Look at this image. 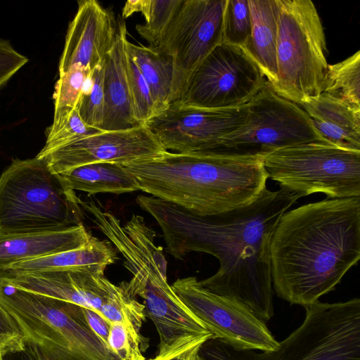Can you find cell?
I'll list each match as a JSON object with an SVG mask.
<instances>
[{
    "label": "cell",
    "instance_id": "9c48e42d",
    "mask_svg": "<svg viewBox=\"0 0 360 360\" xmlns=\"http://www.w3.org/2000/svg\"><path fill=\"white\" fill-rule=\"evenodd\" d=\"M313 141H323L305 111L277 94L266 82L248 103L242 125L205 152L264 158L278 150Z\"/></svg>",
    "mask_w": 360,
    "mask_h": 360
},
{
    "label": "cell",
    "instance_id": "7a4b0ae2",
    "mask_svg": "<svg viewBox=\"0 0 360 360\" xmlns=\"http://www.w3.org/2000/svg\"><path fill=\"white\" fill-rule=\"evenodd\" d=\"M359 259L360 197L304 204L285 212L272 234V287L305 307L335 290Z\"/></svg>",
    "mask_w": 360,
    "mask_h": 360
},
{
    "label": "cell",
    "instance_id": "ffe728a7",
    "mask_svg": "<svg viewBox=\"0 0 360 360\" xmlns=\"http://www.w3.org/2000/svg\"><path fill=\"white\" fill-rule=\"evenodd\" d=\"M321 139L338 148L360 151V110L321 93L298 104Z\"/></svg>",
    "mask_w": 360,
    "mask_h": 360
},
{
    "label": "cell",
    "instance_id": "3957f363",
    "mask_svg": "<svg viewBox=\"0 0 360 360\" xmlns=\"http://www.w3.org/2000/svg\"><path fill=\"white\" fill-rule=\"evenodd\" d=\"M264 158L167 150L122 165L140 191L193 214L212 216L245 207L262 194L268 179Z\"/></svg>",
    "mask_w": 360,
    "mask_h": 360
},
{
    "label": "cell",
    "instance_id": "f1b7e54d",
    "mask_svg": "<svg viewBox=\"0 0 360 360\" xmlns=\"http://www.w3.org/2000/svg\"><path fill=\"white\" fill-rule=\"evenodd\" d=\"M125 68L134 117L144 125L154 115L153 101L146 79L127 49Z\"/></svg>",
    "mask_w": 360,
    "mask_h": 360
},
{
    "label": "cell",
    "instance_id": "44dd1931",
    "mask_svg": "<svg viewBox=\"0 0 360 360\" xmlns=\"http://www.w3.org/2000/svg\"><path fill=\"white\" fill-rule=\"evenodd\" d=\"M117 251L108 240L91 236L84 246L19 262L0 269V280L25 274L64 270L85 269L104 274L106 267L116 262Z\"/></svg>",
    "mask_w": 360,
    "mask_h": 360
},
{
    "label": "cell",
    "instance_id": "4fadbf2b",
    "mask_svg": "<svg viewBox=\"0 0 360 360\" xmlns=\"http://www.w3.org/2000/svg\"><path fill=\"white\" fill-rule=\"evenodd\" d=\"M225 0H181L155 46L174 60L180 95L188 77L222 43Z\"/></svg>",
    "mask_w": 360,
    "mask_h": 360
},
{
    "label": "cell",
    "instance_id": "52a82bcc",
    "mask_svg": "<svg viewBox=\"0 0 360 360\" xmlns=\"http://www.w3.org/2000/svg\"><path fill=\"white\" fill-rule=\"evenodd\" d=\"M277 79L271 86L300 104L321 93L328 68L323 24L311 0H278Z\"/></svg>",
    "mask_w": 360,
    "mask_h": 360
},
{
    "label": "cell",
    "instance_id": "7c38bea8",
    "mask_svg": "<svg viewBox=\"0 0 360 360\" xmlns=\"http://www.w3.org/2000/svg\"><path fill=\"white\" fill-rule=\"evenodd\" d=\"M173 290L217 340L236 350L274 351L279 346L266 327L240 302L204 288L195 277L176 280Z\"/></svg>",
    "mask_w": 360,
    "mask_h": 360
},
{
    "label": "cell",
    "instance_id": "5bb4252c",
    "mask_svg": "<svg viewBox=\"0 0 360 360\" xmlns=\"http://www.w3.org/2000/svg\"><path fill=\"white\" fill-rule=\"evenodd\" d=\"M247 115L248 103L211 109L174 102L145 125L166 150L193 153L210 150L219 139L240 127Z\"/></svg>",
    "mask_w": 360,
    "mask_h": 360
},
{
    "label": "cell",
    "instance_id": "ac0fdd59",
    "mask_svg": "<svg viewBox=\"0 0 360 360\" xmlns=\"http://www.w3.org/2000/svg\"><path fill=\"white\" fill-rule=\"evenodd\" d=\"M127 35L125 23L120 22L114 46L103 60V131L128 130L141 126L134 117L126 75Z\"/></svg>",
    "mask_w": 360,
    "mask_h": 360
},
{
    "label": "cell",
    "instance_id": "74e56055",
    "mask_svg": "<svg viewBox=\"0 0 360 360\" xmlns=\"http://www.w3.org/2000/svg\"><path fill=\"white\" fill-rule=\"evenodd\" d=\"M198 353V352H197ZM196 354V353H195ZM195 354H193L191 355H189V356H186L184 360H192V358H193V356Z\"/></svg>",
    "mask_w": 360,
    "mask_h": 360
},
{
    "label": "cell",
    "instance_id": "2e32d148",
    "mask_svg": "<svg viewBox=\"0 0 360 360\" xmlns=\"http://www.w3.org/2000/svg\"><path fill=\"white\" fill-rule=\"evenodd\" d=\"M0 282L92 309L98 313L105 304L125 289V281L115 285L104 274L77 269L16 276Z\"/></svg>",
    "mask_w": 360,
    "mask_h": 360
},
{
    "label": "cell",
    "instance_id": "4dcf8cb0",
    "mask_svg": "<svg viewBox=\"0 0 360 360\" xmlns=\"http://www.w3.org/2000/svg\"><path fill=\"white\" fill-rule=\"evenodd\" d=\"M101 131L86 124L76 108L62 128L55 134L46 136V143L37 157H41L59 147Z\"/></svg>",
    "mask_w": 360,
    "mask_h": 360
},
{
    "label": "cell",
    "instance_id": "6da1fadb",
    "mask_svg": "<svg viewBox=\"0 0 360 360\" xmlns=\"http://www.w3.org/2000/svg\"><path fill=\"white\" fill-rule=\"evenodd\" d=\"M299 196L266 188L252 203L225 213L198 216L167 201L140 195L139 206L157 221L167 251L175 259L200 252L215 257L219 267L201 285L232 298L264 322L274 316L270 243L282 214Z\"/></svg>",
    "mask_w": 360,
    "mask_h": 360
},
{
    "label": "cell",
    "instance_id": "e0dca14e",
    "mask_svg": "<svg viewBox=\"0 0 360 360\" xmlns=\"http://www.w3.org/2000/svg\"><path fill=\"white\" fill-rule=\"evenodd\" d=\"M77 3V11L68 27L59 76L77 63L92 71L103 62L116 40L117 30L109 11L96 0Z\"/></svg>",
    "mask_w": 360,
    "mask_h": 360
},
{
    "label": "cell",
    "instance_id": "1f68e13d",
    "mask_svg": "<svg viewBox=\"0 0 360 360\" xmlns=\"http://www.w3.org/2000/svg\"><path fill=\"white\" fill-rule=\"evenodd\" d=\"M108 347L119 360H146L139 342L120 323H111Z\"/></svg>",
    "mask_w": 360,
    "mask_h": 360
},
{
    "label": "cell",
    "instance_id": "f35d334b",
    "mask_svg": "<svg viewBox=\"0 0 360 360\" xmlns=\"http://www.w3.org/2000/svg\"><path fill=\"white\" fill-rule=\"evenodd\" d=\"M185 357H183V358H175V359H170V360H184Z\"/></svg>",
    "mask_w": 360,
    "mask_h": 360
},
{
    "label": "cell",
    "instance_id": "836d02e7",
    "mask_svg": "<svg viewBox=\"0 0 360 360\" xmlns=\"http://www.w3.org/2000/svg\"><path fill=\"white\" fill-rule=\"evenodd\" d=\"M20 332L10 314L0 305V352L20 345Z\"/></svg>",
    "mask_w": 360,
    "mask_h": 360
},
{
    "label": "cell",
    "instance_id": "8992f818",
    "mask_svg": "<svg viewBox=\"0 0 360 360\" xmlns=\"http://www.w3.org/2000/svg\"><path fill=\"white\" fill-rule=\"evenodd\" d=\"M82 212L75 191L43 159L15 158L0 175V233L70 227L82 224Z\"/></svg>",
    "mask_w": 360,
    "mask_h": 360
},
{
    "label": "cell",
    "instance_id": "83f0119b",
    "mask_svg": "<svg viewBox=\"0 0 360 360\" xmlns=\"http://www.w3.org/2000/svg\"><path fill=\"white\" fill-rule=\"evenodd\" d=\"M250 32L251 17L248 0H225L222 43L243 48Z\"/></svg>",
    "mask_w": 360,
    "mask_h": 360
},
{
    "label": "cell",
    "instance_id": "d4e9b609",
    "mask_svg": "<svg viewBox=\"0 0 360 360\" xmlns=\"http://www.w3.org/2000/svg\"><path fill=\"white\" fill-rule=\"evenodd\" d=\"M321 93L360 110V51L328 65Z\"/></svg>",
    "mask_w": 360,
    "mask_h": 360
},
{
    "label": "cell",
    "instance_id": "484cf974",
    "mask_svg": "<svg viewBox=\"0 0 360 360\" xmlns=\"http://www.w3.org/2000/svg\"><path fill=\"white\" fill-rule=\"evenodd\" d=\"M181 0H129L122 8V18L141 13L146 23L136 30L149 44L155 46L169 25Z\"/></svg>",
    "mask_w": 360,
    "mask_h": 360
},
{
    "label": "cell",
    "instance_id": "5b68a950",
    "mask_svg": "<svg viewBox=\"0 0 360 360\" xmlns=\"http://www.w3.org/2000/svg\"><path fill=\"white\" fill-rule=\"evenodd\" d=\"M302 323L274 351L236 350L211 339L207 360H360V300L304 307Z\"/></svg>",
    "mask_w": 360,
    "mask_h": 360
},
{
    "label": "cell",
    "instance_id": "4316f807",
    "mask_svg": "<svg viewBox=\"0 0 360 360\" xmlns=\"http://www.w3.org/2000/svg\"><path fill=\"white\" fill-rule=\"evenodd\" d=\"M90 72L91 70L89 68L77 63L59 76L53 94V121L46 130V136L57 132L68 122L77 107L84 82Z\"/></svg>",
    "mask_w": 360,
    "mask_h": 360
},
{
    "label": "cell",
    "instance_id": "d590c367",
    "mask_svg": "<svg viewBox=\"0 0 360 360\" xmlns=\"http://www.w3.org/2000/svg\"><path fill=\"white\" fill-rule=\"evenodd\" d=\"M0 360H41L33 347L22 339L15 347L0 352Z\"/></svg>",
    "mask_w": 360,
    "mask_h": 360
},
{
    "label": "cell",
    "instance_id": "277c9868",
    "mask_svg": "<svg viewBox=\"0 0 360 360\" xmlns=\"http://www.w3.org/2000/svg\"><path fill=\"white\" fill-rule=\"evenodd\" d=\"M0 305L41 360H119L90 328L79 305L3 282Z\"/></svg>",
    "mask_w": 360,
    "mask_h": 360
},
{
    "label": "cell",
    "instance_id": "7402d4cb",
    "mask_svg": "<svg viewBox=\"0 0 360 360\" xmlns=\"http://www.w3.org/2000/svg\"><path fill=\"white\" fill-rule=\"evenodd\" d=\"M251 32L243 51L273 86L277 79L278 0H248Z\"/></svg>",
    "mask_w": 360,
    "mask_h": 360
},
{
    "label": "cell",
    "instance_id": "ab89813d",
    "mask_svg": "<svg viewBox=\"0 0 360 360\" xmlns=\"http://www.w3.org/2000/svg\"><path fill=\"white\" fill-rule=\"evenodd\" d=\"M150 360H157V359H155L154 358V359H150Z\"/></svg>",
    "mask_w": 360,
    "mask_h": 360
},
{
    "label": "cell",
    "instance_id": "ba28073f",
    "mask_svg": "<svg viewBox=\"0 0 360 360\" xmlns=\"http://www.w3.org/2000/svg\"><path fill=\"white\" fill-rule=\"evenodd\" d=\"M263 163L268 178L299 198L316 193L360 197V151L313 141L274 151Z\"/></svg>",
    "mask_w": 360,
    "mask_h": 360
},
{
    "label": "cell",
    "instance_id": "f546056e",
    "mask_svg": "<svg viewBox=\"0 0 360 360\" xmlns=\"http://www.w3.org/2000/svg\"><path fill=\"white\" fill-rule=\"evenodd\" d=\"M92 72L94 84L91 91L88 95L80 96L77 108L86 124L102 131L104 116L103 60Z\"/></svg>",
    "mask_w": 360,
    "mask_h": 360
},
{
    "label": "cell",
    "instance_id": "8d00e7d4",
    "mask_svg": "<svg viewBox=\"0 0 360 360\" xmlns=\"http://www.w3.org/2000/svg\"><path fill=\"white\" fill-rule=\"evenodd\" d=\"M192 360H207L200 352L193 356Z\"/></svg>",
    "mask_w": 360,
    "mask_h": 360
},
{
    "label": "cell",
    "instance_id": "9a60e30c",
    "mask_svg": "<svg viewBox=\"0 0 360 360\" xmlns=\"http://www.w3.org/2000/svg\"><path fill=\"white\" fill-rule=\"evenodd\" d=\"M167 151L154 133L141 125L101 131L59 147L41 157L54 174L94 163L126 165L150 160Z\"/></svg>",
    "mask_w": 360,
    "mask_h": 360
},
{
    "label": "cell",
    "instance_id": "8fae6325",
    "mask_svg": "<svg viewBox=\"0 0 360 360\" xmlns=\"http://www.w3.org/2000/svg\"><path fill=\"white\" fill-rule=\"evenodd\" d=\"M266 82L243 49L221 43L192 72L176 102L211 109L240 107L248 103Z\"/></svg>",
    "mask_w": 360,
    "mask_h": 360
},
{
    "label": "cell",
    "instance_id": "e575fe53",
    "mask_svg": "<svg viewBox=\"0 0 360 360\" xmlns=\"http://www.w3.org/2000/svg\"><path fill=\"white\" fill-rule=\"evenodd\" d=\"M82 311L90 328L108 347L111 322L92 309L82 307Z\"/></svg>",
    "mask_w": 360,
    "mask_h": 360
},
{
    "label": "cell",
    "instance_id": "d6986e66",
    "mask_svg": "<svg viewBox=\"0 0 360 360\" xmlns=\"http://www.w3.org/2000/svg\"><path fill=\"white\" fill-rule=\"evenodd\" d=\"M91 236L83 224L48 231L0 233V269L19 262L79 248Z\"/></svg>",
    "mask_w": 360,
    "mask_h": 360
},
{
    "label": "cell",
    "instance_id": "cb8c5ba5",
    "mask_svg": "<svg viewBox=\"0 0 360 360\" xmlns=\"http://www.w3.org/2000/svg\"><path fill=\"white\" fill-rule=\"evenodd\" d=\"M67 190H77L89 194L109 193L122 194L140 191L131 173L122 165L94 163L58 174Z\"/></svg>",
    "mask_w": 360,
    "mask_h": 360
},
{
    "label": "cell",
    "instance_id": "d6a6232c",
    "mask_svg": "<svg viewBox=\"0 0 360 360\" xmlns=\"http://www.w3.org/2000/svg\"><path fill=\"white\" fill-rule=\"evenodd\" d=\"M28 61L29 59L16 51L8 40L0 39V89Z\"/></svg>",
    "mask_w": 360,
    "mask_h": 360
},
{
    "label": "cell",
    "instance_id": "30bf717a",
    "mask_svg": "<svg viewBox=\"0 0 360 360\" xmlns=\"http://www.w3.org/2000/svg\"><path fill=\"white\" fill-rule=\"evenodd\" d=\"M131 292L143 299L146 316L154 323L160 342L157 360L183 358L199 352L212 334L183 303L167 281V262L148 259L129 281Z\"/></svg>",
    "mask_w": 360,
    "mask_h": 360
},
{
    "label": "cell",
    "instance_id": "603a6c76",
    "mask_svg": "<svg viewBox=\"0 0 360 360\" xmlns=\"http://www.w3.org/2000/svg\"><path fill=\"white\" fill-rule=\"evenodd\" d=\"M125 47L150 88L154 117L177 101L180 96L173 58L155 47L136 45L128 39Z\"/></svg>",
    "mask_w": 360,
    "mask_h": 360
}]
</instances>
